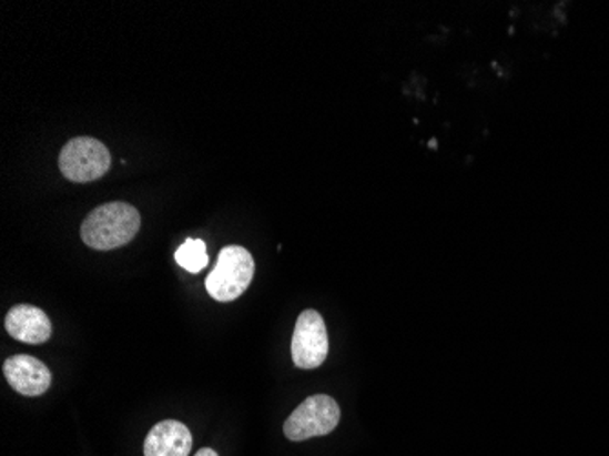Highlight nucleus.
<instances>
[{
  "label": "nucleus",
  "instance_id": "20e7f679",
  "mask_svg": "<svg viewBox=\"0 0 609 456\" xmlns=\"http://www.w3.org/2000/svg\"><path fill=\"white\" fill-rule=\"evenodd\" d=\"M342 411L338 402L327 395L311 396L288 416L283 433L288 440L303 442L314 436L328 435L338 427Z\"/></svg>",
  "mask_w": 609,
  "mask_h": 456
},
{
  "label": "nucleus",
  "instance_id": "39448f33",
  "mask_svg": "<svg viewBox=\"0 0 609 456\" xmlns=\"http://www.w3.org/2000/svg\"><path fill=\"white\" fill-rule=\"evenodd\" d=\"M292 359L303 371L318 369L328 356L327 325L318 311H303L292 334Z\"/></svg>",
  "mask_w": 609,
  "mask_h": 456
},
{
  "label": "nucleus",
  "instance_id": "0eeeda50",
  "mask_svg": "<svg viewBox=\"0 0 609 456\" xmlns=\"http://www.w3.org/2000/svg\"><path fill=\"white\" fill-rule=\"evenodd\" d=\"M6 331L11 338L24 342V344H44L52 336V322L42 308L33 305H16L6 314Z\"/></svg>",
  "mask_w": 609,
  "mask_h": 456
},
{
  "label": "nucleus",
  "instance_id": "7ed1b4c3",
  "mask_svg": "<svg viewBox=\"0 0 609 456\" xmlns=\"http://www.w3.org/2000/svg\"><path fill=\"white\" fill-rule=\"evenodd\" d=\"M59 169L68 181L92 183L112 169V154L98 139L75 138L61 150Z\"/></svg>",
  "mask_w": 609,
  "mask_h": 456
},
{
  "label": "nucleus",
  "instance_id": "6e6552de",
  "mask_svg": "<svg viewBox=\"0 0 609 456\" xmlns=\"http://www.w3.org/2000/svg\"><path fill=\"white\" fill-rule=\"evenodd\" d=\"M192 435L177 420H163L150 429L144 440V456H189Z\"/></svg>",
  "mask_w": 609,
  "mask_h": 456
},
{
  "label": "nucleus",
  "instance_id": "9d476101",
  "mask_svg": "<svg viewBox=\"0 0 609 456\" xmlns=\"http://www.w3.org/2000/svg\"><path fill=\"white\" fill-rule=\"evenodd\" d=\"M195 456H220L217 453L214 452V449H211V447H203V449H200L197 452V455Z\"/></svg>",
  "mask_w": 609,
  "mask_h": 456
},
{
  "label": "nucleus",
  "instance_id": "f257e3e1",
  "mask_svg": "<svg viewBox=\"0 0 609 456\" xmlns=\"http://www.w3.org/2000/svg\"><path fill=\"white\" fill-rule=\"evenodd\" d=\"M141 229V214L124 201H113L90 212L82 221L81 237L95 251H113L129 245Z\"/></svg>",
  "mask_w": 609,
  "mask_h": 456
},
{
  "label": "nucleus",
  "instance_id": "423d86ee",
  "mask_svg": "<svg viewBox=\"0 0 609 456\" xmlns=\"http://www.w3.org/2000/svg\"><path fill=\"white\" fill-rule=\"evenodd\" d=\"M4 376L11 389L24 396H41L52 385V373L41 359L30 354H17L4 362Z\"/></svg>",
  "mask_w": 609,
  "mask_h": 456
},
{
  "label": "nucleus",
  "instance_id": "1a4fd4ad",
  "mask_svg": "<svg viewBox=\"0 0 609 456\" xmlns=\"http://www.w3.org/2000/svg\"><path fill=\"white\" fill-rule=\"evenodd\" d=\"M175 262L192 274L203 271L209 265L205 242L203 240H186L175 251Z\"/></svg>",
  "mask_w": 609,
  "mask_h": 456
},
{
  "label": "nucleus",
  "instance_id": "f03ea898",
  "mask_svg": "<svg viewBox=\"0 0 609 456\" xmlns=\"http://www.w3.org/2000/svg\"><path fill=\"white\" fill-rule=\"evenodd\" d=\"M256 263L245 246H225L206 277V291L215 302H234L251 287Z\"/></svg>",
  "mask_w": 609,
  "mask_h": 456
}]
</instances>
